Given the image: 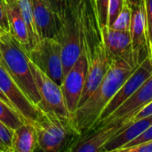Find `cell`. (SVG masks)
<instances>
[{"label":"cell","instance_id":"1","mask_svg":"<svg viewBox=\"0 0 152 152\" xmlns=\"http://www.w3.org/2000/svg\"><path fill=\"white\" fill-rule=\"evenodd\" d=\"M148 55L146 50H132L122 57L113 59L96 90L71 115L81 136L93 129L106 105Z\"/></svg>","mask_w":152,"mask_h":152},{"label":"cell","instance_id":"2","mask_svg":"<svg viewBox=\"0 0 152 152\" xmlns=\"http://www.w3.org/2000/svg\"><path fill=\"white\" fill-rule=\"evenodd\" d=\"M32 124L37 131V148L42 151L69 152L81 137L72 117L39 110L37 118Z\"/></svg>","mask_w":152,"mask_h":152},{"label":"cell","instance_id":"3","mask_svg":"<svg viewBox=\"0 0 152 152\" xmlns=\"http://www.w3.org/2000/svg\"><path fill=\"white\" fill-rule=\"evenodd\" d=\"M0 62L24 94L37 106L40 102V96L31 72L28 52L9 31L0 36Z\"/></svg>","mask_w":152,"mask_h":152},{"label":"cell","instance_id":"4","mask_svg":"<svg viewBox=\"0 0 152 152\" xmlns=\"http://www.w3.org/2000/svg\"><path fill=\"white\" fill-rule=\"evenodd\" d=\"M29 60L61 86L64 79L61 45L56 38H41L28 52Z\"/></svg>","mask_w":152,"mask_h":152},{"label":"cell","instance_id":"5","mask_svg":"<svg viewBox=\"0 0 152 152\" xmlns=\"http://www.w3.org/2000/svg\"><path fill=\"white\" fill-rule=\"evenodd\" d=\"M56 39L61 45L63 75L65 77L84 52V39L80 25L69 11L61 20Z\"/></svg>","mask_w":152,"mask_h":152},{"label":"cell","instance_id":"6","mask_svg":"<svg viewBox=\"0 0 152 152\" xmlns=\"http://www.w3.org/2000/svg\"><path fill=\"white\" fill-rule=\"evenodd\" d=\"M33 78L40 96V102L37 105L39 110L53 111L65 117H71L69 111L61 86L56 84L37 65L29 60Z\"/></svg>","mask_w":152,"mask_h":152},{"label":"cell","instance_id":"7","mask_svg":"<svg viewBox=\"0 0 152 152\" xmlns=\"http://www.w3.org/2000/svg\"><path fill=\"white\" fill-rule=\"evenodd\" d=\"M151 75L152 60L150 55H148L139 65V67L133 72V74L126 79L113 98L109 102L91 131L95 129L118 107H120L126 100H128Z\"/></svg>","mask_w":152,"mask_h":152},{"label":"cell","instance_id":"8","mask_svg":"<svg viewBox=\"0 0 152 152\" xmlns=\"http://www.w3.org/2000/svg\"><path fill=\"white\" fill-rule=\"evenodd\" d=\"M88 70V58L84 50L78 60L65 75L61 90L67 108L72 115L79 105Z\"/></svg>","mask_w":152,"mask_h":152},{"label":"cell","instance_id":"9","mask_svg":"<svg viewBox=\"0 0 152 152\" xmlns=\"http://www.w3.org/2000/svg\"><path fill=\"white\" fill-rule=\"evenodd\" d=\"M113 58L107 51L102 40H101L94 46L92 53L88 57V70L78 107L96 90L109 70Z\"/></svg>","mask_w":152,"mask_h":152},{"label":"cell","instance_id":"10","mask_svg":"<svg viewBox=\"0 0 152 152\" xmlns=\"http://www.w3.org/2000/svg\"><path fill=\"white\" fill-rule=\"evenodd\" d=\"M0 90L7 97L12 107L26 122L33 123L38 117L39 110L24 94L12 76L0 62Z\"/></svg>","mask_w":152,"mask_h":152},{"label":"cell","instance_id":"11","mask_svg":"<svg viewBox=\"0 0 152 152\" xmlns=\"http://www.w3.org/2000/svg\"><path fill=\"white\" fill-rule=\"evenodd\" d=\"M152 102V75L140 86V88L120 107H118L110 116H109L96 130L102 126L109 124H118L131 121V119L146 105ZM93 130V131H94ZM92 132V131H91Z\"/></svg>","mask_w":152,"mask_h":152},{"label":"cell","instance_id":"12","mask_svg":"<svg viewBox=\"0 0 152 152\" xmlns=\"http://www.w3.org/2000/svg\"><path fill=\"white\" fill-rule=\"evenodd\" d=\"M131 124L132 121H127L102 126L82 135L69 152H103L106 143Z\"/></svg>","mask_w":152,"mask_h":152},{"label":"cell","instance_id":"13","mask_svg":"<svg viewBox=\"0 0 152 152\" xmlns=\"http://www.w3.org/2000/svg\"><path fill=\"white\" fill-rule=\"evenodd\" d=\"M36 29L39 39L56 38L61 20L51 10L44 0H30Z\"/></svg>","mask_w":152,"mask_h":152},{"label":"cell","instance_id":"14","mask_svg":"<svg viewBox=\"0 0 152 152\" xmlns=\"http://www.w3.org/2000/svg\"><path fill=\"white\" fill-rule=\"evenodd\" d=\"M101 37L107 51L113 59L122 57L133 50L130 31L118 30L107 25L101 29Z\"/></svg>","mask_w":152,"mask_h":152},{"label":"cell","instance_id":"15","mask_svg":"<svg viewBox=\"0 0 152 152\" xmlns=\"http://www.w3.org/2000/svg\"><path fill=\"white\" fill-rule=\"evenodd\" d=\"M152 126V115L132 122L125 130L110 139L104 146L103 152H118L119 149L141 135Z\"/></svg>","mask_w":152,"mask_h":152},{"label":"cell","instance_id":"16","mask_svg":"<svg viewBox=\"0 0 152 152\" xmlns=\"http://www.w3.org/2000/svg\"><path fill=\"white\" fill-rule=\"evenodd\" d=\"M132 7V23H131V36H132V48L133 50H146L149 52L147 22L145 14L144 2L140 5Z\"/></svg>","mask_w":152,"mask_h":152},{"label":"cell","instance_id":"17","mask_svg":"<svg viewBox=\"0 0 152 152\" xmlns=\"http://www.w3.org/2000/svg\"><path fill=\"white\" fill-rule=\"evenodd\" d=\"M5 8L9 24V32L14 39L27 52H28L30 49L29 34L18 4H5Z\"/></svg>","mask_w":152,"mask_h":152},{"label":"cell","instance_id":"18","mask_svg":"<svg viewBox=\"0 0 152 152\" xmlns=\"http://www.w3.org/2000/svg\"><path fill=\"white\" fill-rule=\"evenodd\" d=\"M37 148V131L32 123L25 122L13 130L11 152H33Z\"/></svg>","mask_w":152,"mask_h":152},{"label":"cell","instance_id":"19","mask_svg":"<svg viewBox=\"0 0 152 152\" xmlns=\"http://www.w3.org/2000/svg\"><path fill=\"white\" fill-rule=\"evenodd\" d=\"M26 25L28 27V34H29V40H30V48L39 40V37L37 33L36 25L34 21L33 11H32V4L30 0H18L17 2Z\"/></svg>","mask_w":152,"mask_h":152},{"label":"cell","instance_id":"20","mask_svg":"<svg viewBox=\"0 0 152 152\" xmlns=\"http://www.w3.org/2000/svg\"><path fill=\"white\" fill-rule=\"evenodd\" d=\"M0 120L4 122L12 130L19 127L25 123V119L20 115V113L14 110L8 103L4 102L0 98Z\"/></svg>","mask_w":152,"mask_h":152},{"label":"cell","instance_id":"21","mask_svg":"<svg viewBox=\"0 0 152 152\" xmlns=\"http://www.w3.org/2000/svg\"><path fill=\"white\" fill-rule=\"evenodd\" d=\"M132 12L131 5L125 2L121 12L110 27L118 30L130 31L132 23Z\"/></svg>","mask_w":152,"mask_h":152},{"label":"cell","instance_id":"22","mask_svg":"<svg viewBox=\"0 0 152 152\" xmlns=\"http://www.w3.org/2000/svg\"><path fill=\"white\" fill-rule=\"evenodd\" d=\"M109 7L110 0H94V9L100 31L103 27L108 25Z\"/></svg>","mask_w":152,"mask_h":152},{"label":"cell","instance_id":"23","mask_svg":"<svg viewBox=\"0 0 152 152\" xmlns=\"http://www.w3.org/2000/svg\"><path fill=\"white\" fill-rule=\"evenodd\" d=\"M13 130L0 120V152H11Z\"/></svg>","mask_w":152,"mask_h":152},{"label":"cell","instance_id":"24","mask_svg":"<svg viewBox=\"0 0 152 152\" xmlns=\"http://www.w3.org/2000/svg\"><path fill=\"white\" fill-rule=\"evenodd\" d=\"M51 10L62 20L67 14L66 0H44Z\"/></svg>","mask_w":152,"mask_h":152},{"label":"cell","instance_id":"25","mask_svg":"<svg viewBox=\"0 0 152 152\" xmlns=\"http://www.w3.org/2000/svg\"><path fill=\"white\" fill-rule=\"evenodd\" d=\"M145 6L146 22H147V34L149 45V55L152 51V0H143Z\"/></svg>","mask_w":152,"mask_h":152},{"label":"cell","instance_id":"26","mask_svg":"<svg viewBox=\"0 0 152 152\" xmlns=\"http://www.w3.org/2000/svg\"><path fill=\"white\" fill-rule=\"evenodd\" d=\"M125 0H110V7H109V19H108V26H111L119 12L122 10V7L125 4Z\"/></svg>","mask_w":152,"mask_h":152},{"label":"cell","instance_id":"27","mask_svg":"<svg viewBox=\"0 0 152 152\" xmlns=\"http://www.w3.org/2000/svg\"><path fill=\"white\" fill-rule=\"evenodd\" d=\"M150 140H152V126L150 128H148L145 132H143L141 135H139L138 137H136L135 139L131 141L129 143H127L126 145H125L124 147L119 149L118 151V152H122L124 150H126L127 148L135 146V145H137L139 143H142V142H147V141H150Z\"/></svg>","mask_w":152,"mask_h":152},{"label":"cell","instance_id":"28","mask_svg":"<svg viewBox=\"0 0 152 152\" xmlns=\"http://www.w3.org/2000/svg\"><path fill=\"white\" fill-rule=\"evenodd\" d=\"M122 152H152V140L127 148Z\"/></svg>","mask_w":152,"mask_h":152},{"label":"cell","instance_id":"29","mask_svg":"<svg viewBox=\"0 0 152 152\" xmlns=\"http://www.w3.org/2000/svg\"><path fill=\"white\" fill-rule=\"evenodd\" d=\"M0 28L4 31H9V24L6 15L5 3L4 0H0Z\"/></svg>","mask_w":152,"mask_h":152},{"label":"cell","instance_id":"30","mask_svg":"<svg viewBox=\"0 0 152 152\" xmlns=\"http://www.w3.org/2000/svg\"><path fill=\"white\" fill-rule=\"evenodd\" d=\"M152 115V102H150L148 105H146L143 109H142L132 119L131 121H134V120H137L139 118H144V117H147V116H151Z\"/></svg>","mask_w":152,"mask_h":152},{"label":"cell","instance_id":"31","mask_svg":"<svg viewBox=\"0 0 152 152\" xmlns=\"http://www.w3.org/2000/svg\"><path fill=\"white\" fill-rule=\"evenodd\" d=\"M125 1L131 6H134V5H140L143 0H125Z\"/></svg>","mask_w":152,"mask_h":152},{"label":"cell","instance_id":"32","mask_svg":"<svg viewBox=\"0 0 152 152\" xmlns=\"http://www.w3.org/2000/svg\"><path fill=\"white\" fill-rule=\"evenodd\" d=\"M0 98H1L4 102H5L6 103H8L10 106H12V104H11V102H9V100L7 99V97H6V96L2 93V91H1V90H0ZM12 108H13V107H12ZM13 109H14V108H13ZM14 110H15V109H14Z\"/></svg>","mask_w":152,"mask_h":152},{"label":"cell","instance_id":"33","mask_svg":"<svg viewBox=\"0 0 152 152\" xmlns=\"http://www.w3.org/2000/svg\"><path fill=\"white\" fill-rule=\"evenodd\" d=\"M5 4H15L18 2V0H4Z\"/></svg>","mask_w":152,"mask_h":152},{"label":"cell","instance_id":"34","mask_svg":"<svg viewBox=\"0 0 152 152\" xmlns=\"http://www.w3.org/2000/svg\"><path fill=\"white\" fill-rule=\"evenodd\" d=\"M4 32H5V31H4V30H3V29H2V28H0V36H1V35H2V34L4 33Z\"/></svg>","mask_w":152,"mask_h":152},{"label":"cell","instance_id":"35","mask_svg":"<svg viewBox=\"0 0 152 152\" xmlns=\"http://www.w3.org/2000/svg\"><path fill=\"white\" fill-rule=\"evenodd\" d=\"M150 57H151V60H152V51H151V53H150Z\"/></svg>","mask_w":152,"mask_h":152},{"label":"cell","instance_id":"36","mask_svg":"<svg viewBox=\"0 0 152 152\" xmlns=\"http://www.w3.org/2000/svg\"></svg>","mask_w":152,"mask_h":152}]
</instances>
